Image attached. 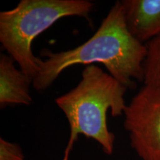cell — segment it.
Masks as SVG:
<instances>
[{
	"mask_svg": "<svg viewBox=\"0 0 160 160\" xmlns=\"http://www.w3.org/2000/svg\"><path fill=\"white\" fill-rule=\"evenodd\" d=\"M46 59L39 64L33 80L38 91L46 90L65 70L77 65L101 63L109 74L128 89L135 87L136 80L143 82V64L147 47L128 29L121 1L110 9L99 28L90 39L73 49L60 52L44 50Z\"/></svg>",
	"mask_w": 160,
	"mask_h": 160,
	"instance_id": "1",
	"label": "cell"
},
{
	"mask_svg": "<svg viewBox=\"0 0 160 160\" xmlns=\"http://www.w3.org/2000/svg\"><path fill=\"white\" fill-rule=\"evenodd\" d=\"M128 88L97 65H88L73 89L55 99L68 122L70 136L62 160H69L79 135L95 140L103 152L111 155L115 135L108 129L107 113L113 117L124 115Z\"/></svg>",
	"mask_w": 160,
	"mask_h": 160,
	"instance_id": "2",
	"label": "cell"
},
{
	"mask_svg": "<svg viewBox=\"0 0 160 160\" xmlns=\"http://www.w3.org/2000/svg\"><path fill=\"white\" fill-rule=\"evenodd\" d=\"M93 7L88 0H21L14 8L0 13V42L33 80L41 61L33 53V40L62 18L88 19Z\"/></svg>",
	"mask_w": 160,
	"mask_h": 160,
	"instance_id": "3",
	"label": "cell"
},
{
	"mask_svg": "<svg viewBox=\"0 0 160 160\" xmlns=\"http://www.w3.org/2000/svg\"><path fill=\"white\" fill-rule=\"evenodd\" d=\"M124 127L141 160H160V90L144 85L127 105Z\"/></svg>",
	"mask_w": 160,
	"mask_h": 160,
	"instance_id": "4",
	"label": "cell"
},
{
	"mask_svg": "<svg viewBox=\"0 0 160 160\" xmlns=\"http://www.w3.org/2000/svg\"><path fill=\"white\" fill-rule=\"evenodd\" d=\"M125 19L131 35L144 43L160 36V0H123Z\"/></svg>",
	"mask_w": 160,
	"mask_h": 160,
	"instance_id": "5",
	"label": "cell"
},
{
	"mask_svg": "<svg viewBox=\"0 0 160 160\" xmlns=\"http://www.w3.org/2000/svg\"><path fill=\"white\" fill-rule=\"evenodd\" d=\"M10 55L0 56V106L30 105L33 102L30 86L33 80L22 70L16 68Z\"/></svg>",
	"mask_w": 160,
	"mask_h": 160,
	"instance_id": "6",
	"label": "cell"
},
{
	"mask_svg": "<svg viewBox=\"0 0 160 160\" xmlns=\"http://www.w3.org/2000/svg\"><path fill=\"white\" fill-rule=\"evenodd\" d=\"M147 54L143 64L144 85L160 90V36L146 45Z\"/></svg>",
	"mask_w": 160,
	"mask_h": 160,
	"instance_id": "7",
	"label": "cell"
},
{
	"mask_svg": "<svg viewBox=\"0 0 160 160\" xmlns=\"http://www.w3.org/2000/svg\"><path fill=\"white\" fill-rule=\"evenodd\" d=\"M0 160H25V156L18 144L0 138Z\"/></svg>",
	"mask_w": 160,
	"mask_h": 160,
	"instance_id": "8",
	"label": "cell"
}]
</instances>
